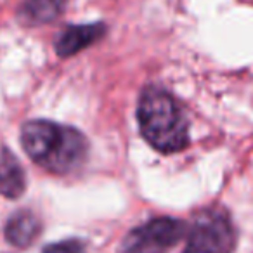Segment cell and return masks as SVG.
Here are the masks:
<instances>
[{"instance_id": "cell-9", "label": "cell", "mask_w": 253, "mask_h": 253, "mask_svg": "<svg viewBox=\"0 0 253 253\" xmlns=\"http://www.w3.org/2000/svg\"><path fill=\"white\" fill-rule=\"evenodd\" d=\"M42 253H87V248L80 239H64L47 245Z\"/></svg>"}, {"instance_id": "cell-3", "label": "cell", "mask_w": 253, "mask_h": 253, "mask_svg": "<svg viewBox=\"0 0 253 253\" xmlns=\"http://www.w3.org/2000/svg\"><path fill=\"white\" fill-rule=\"evenodd\" d=\"M186 232L182 253H232L236 248L234 225L229 215L217 208L200 211Z\"/></svg>"}, {"instance_id": "cell-4", "label": "cell", "mask_w": 253, "mask_h": 253, "mask_svg": "<svg viewBox=\"0 0 253 253\" xmlns=\"http://www.w3.org/2000/svg\"><path fill=\"white\" fill-rule=\"evenodd\" d=\"M186 234V225L177 218L160 217L132 229L120 246V253H167Z\"/></svg>"}, {"instance_id": "cell-7", "label": "cell", "mask_w": 253, "mask_h": 253, "mask_svg": "<svg viewBox=\"0 0 253 253\" xmlns=\"http://www.w3.org/2000/svg\"><path fill=\"white\" fill-rule=\"evenodd\" d=\"M42 231L40 220L33 211H16L5 224V239L16 248H26L37 239Z\"/></svg>"}, {"instance_id": "cell-5", "label": "cell", "mask_w": 253, "mask_h": 253, "mask_svg": "<svg viewBox=\"0 0 253 253\" xmlns=\"http://www.w3.org/2000/svg\"><path fill=\"white\" fill-rule=\"evenodd\" d=\"M106 28L101 23H94V25H77V26H68L64 32L56 40V52L61 57H70L78 54L80 50L87 49L88 45L95 43L102 35H104Z\"/></svg>"}, {"instance_id": "cell-1", "label": "cell", "mask_w": 253, "mask_h": 253, "mask_svg": "<svg viewBox=\"0 0 253 253\" xmlns=\"http://www.w3.org/2000/svg\"><path fill=\"white\" fill-rule=\"evenodd\" d=\"M25 153L50 173H70L87 160L88 142L82 132L49 120H32L21 128Z\"/></svg>"}, {"instance_id": "cell-6", "label": "cell", "mask_w": 253, "mask_h": 253, "mask_svg": "<svg viewBox=\"0 0 253 253\" xmlns=\"http://www.w3.org/2000/svg\"><path fill=\"white\" fill-rule=\"evenodd\" d=\"M26 189V175L19 160L7 148L0 151V194L9 200L19 198Z\"/></svg>"}, {"instance_id": "cell-8", "label": "cell", "mask_w": 253, "mask_h": 253, "mask_svg": "<svg viewBox=\"0 0 253 253\" xmlns=\"http://www.w3.org/2000/svg\"><path fill=\"white\" fill-rule=\"evenodd\" d=\"M66 0H26L19 11V18L30 26L50 23L63 12Z\"/></svg>"}, {"instance_id": "cell-2", "label": "cell", "mask_w": 253, "mask_h": 253, "mask_svg": "<svg viewBox=\"0 0 253 253\" xmlns=\"http://www.w3.org/2000/svg\"><path fill=\"white\" fill-rule=\"evenodd\" d=\"M142 137L163 155L179 153L189 142L187 120L177 101L158 87H148L137 106Z\"/></svg>"}]
</instances>
